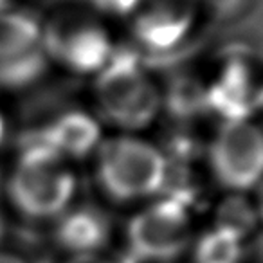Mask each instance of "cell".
Wrapping results in <instances>:
<instances>
[{"label":"cell","instance_id":"cell-19","mask_svg":"<svg viewBox=\"0 0 263 263\" xmlns=\"http://www.w3.org/2000/svg\"><path fill=\"white\" fill-rule=\"evenodd\" d=\"M0 234H2V226H0Z\"/></svg>","mask_w":263,"mask_h":263},{"label":"cell","instance_id":"cell-18","mask_svg":"<svg viewBox=\"0 0 263 263\" xmlns=\"http://www.w3.org/2000/svg\"><path fill=\"white\" fill-rule=\"evenodd\" d=\"M9 4V0H0V11H2V9H6V6Z\"/></svg>","mask_w":263,"mask_h":263},{"label":"cell","instance_id":"cell-6","mask_svg":"<svg viewBox=\"0 0 263 263\" xmlns=\"http://www.w3.org/2000/svg\"><path fill=\"white\" fill-rule=\"evenodd\" d=\"M208 164L229 193L254 191L263 182V128L251 119H226L208 146Z\"/></svg>","mask_w":263,"mask_h":263},{"label":"cell","instance_id":"cell-4","mask_svg":"<svg viewBox=\"0 0 263 263\" xmlns=\"http://www.w3.org/2000/svg\"><path fill=\"white\" fill-rule=\"evenodd\" d=\"M42 31L49 62L81 76H96L117 51L108 26L88 6L60 9Z\"/></svg>","mask_w":263,"mask_h":263},{"label":"cell","instance_id":"cell-15","mask_svg":"<svg viewBox=\"0 0 263 263\" xmlns=\"http://www.w3.org/2000/svg\"><path fill=\"white\" fill-rule=\"evenodd\" d=\"M254 211H256V220H258L259 226H263V182L259 184L254 190Z\"/></svg>","mask_w":263,"mask_h":263},{"label":"cell","instance_id":"cell-16","mask_svg":"<svg viewBox=\"0 0 263 263\" xmlns=\"http://www.w3.org/2000/svg\"><path fill=\"white\" fill-rule=\"evenodd\" d=\"M0 263H27L22 256L13 252H0Z\"/></svg>","mask_w":263,"mask_h":263},{"label":"cell","instance_id":"cell-11","mask_svg":"<svg viewBox=\"0 0 263 263\" xmlns=\"http://www.w3.org/2000/svg\"><path fill=\"white\" fill-rule=\"evenodd\" d=\"M33 139L51 146L70 162L94 155L103 141L101 123L83 110H69L52 119Z\"/></svg>","mask_w":263,"mask_h":263},{"label":"cell","instance_id":"cell-12","mask_svg":"<svg viewBox=\"0 0 263 263\" xmlns=\"http://www.w3.org/2000/svg\"><path fill=\"white\" fill-rule=\"evenodd\" d=\"M190 254L193 263H243L245 238L215 223L200 236H195Z\"/></svg>","mask_w":263,"mask_h":263},{"label":"cell","instance_id":"cell-1","mask_svg":"<svg viewBox=\"0 0 263 263\" xmlns=\"http://www.w3.org/2000/svg\"><path fill=\"white\" fill-rule=\"evenodd\" d=\"M94 179L116 204H136L161 197L172 179V164L161 148L141 134L103 137L94 152Z\"/></svg>","mask_w":263,"mask_h":263},{"label":"cell","instance_id":"cell-5","mask_svg":"<svg viewBox=\"0 0 263 263\" xmlns=\"http://www.w3.org/2000/svg\"><path fill=\"white\" fill-rule=\"evenodd\" d=\"M126 251L139 263H175L195 240L193 215L184 198L157 197L128 220Z\"/></svg>","mask_w":263,"mask_h":263},{"label":"cell","instance_id":"cell-13","mask_svg":"<svg viewBox=\"0 0 263 263\" xmlns=\"http://www.w3.org/2000/svg\"><path fill=\"white\" fill-rule=\"evenodd\" d=\"M90 6V9H101V11H108L114 15L126 16V13L132 9L136 0H87Z\"/></svg>","mask_w":263,"mask_h":263},{"label":"cell","instance_id":"cell-14","mask_svg":"<svg viewBox=\"0 0 263 263\" xmlns=\"http://www.w3.org/2000/svg\"><path fill=\"white\" fill-rule=\"evenodd\" d=\"M65 263H116V261L103 254H90V256H70Z\"/></svg>","mask_w":263,"mask_h":263},{"label":"cell","instance_id":"cell-3","mask_svg":"<svg viewBox=\"0 0 263 263\" xmlns=\"http://www.w3.org/2000/svg\"><path fill=\"white\" fill-rule=\"evenodd\" d=\"M94 103L103 121L123 134H139L162 110V90L154 74L132 52L116 51L94 76Z\"/></svg>","mask_w":263,"mask_h":263},{"label":"cell","instance_id":"cell-9","mask_svg":"<svg viewBox=\"0 0 263 263\" xmlns=\"http://www.w3.org/2000/svg\"><path fill=\"white\" fill-rule=\"evenodd\" d=\"M56 241L69 256L103 254L112 236V222L96 205H72L56 220Z\"/></svg>","mask_w":263,"mask_h":263},{"label":"cell","instance_id":"cell-17","mask_svg":"<svg viewBox=\"0 0 263 263\" xmlns=\"http://www.w3.org/2000/svg\"><path fill=\"white\" fill-rule=\"evenodd\" d=\"M4 137H6V121H4V117L0 116V144H2Z\"/></svg>","mask_w":263,"mask_h":263},{"label":"cell","instance_id":"cell-7","mask_svg":"<svg viewBox=\"0 0 263 263\" xmlns=\"http://www.w3.org/2000/svg\"><path fill=\"white\" fill-rule=\"evenodd\" d=\"M49 65L42 22L27 11H0V88L18 90L36 83Z\"/></svg>","mask_w":263,"mask_h":263},{"label":"cell","instance_id":"cell-2","mask_svg":"<svg viewBox=\"0 0 263 263\" xmlns=\"http://www.w3.org/2000/svg\"><path fill=\"white\" fill-rule=\"evenodd\" d=\"M78 177L70 162L51 146L29 139L8 180L13 208L34 222H56L74 205Z\"/></svg>","mask_w":263,"mask_h":263},{"label":"cell","instance_id":"cell-10","mask_svg":"<svg viewBox=\"0 0 263 263\" xmlns=\"http://www.w3.org/2000/svg\"><path fill=\"white\" fill-rule=\"evenodd\" d=\"M263 83L249 63L233 60L227 62L209 88L213 106L226 119H249V114L258 105Z\"/></svg>","mask_w":263,"mask_h":263},{"label":"cell","instance_id":"cell-8","mask_svg":"<svg viewBox=\"0 0 263 263\" xmlns=\"http://www.w3.org/2000/svg\"><path fill=\"white\" fill-rule=\"evenodd\" d=\"M200 0H136L126 24L137 47L166 54L182 47L198 24Z\"/></svg>","mask_w":263,"mask_h":263}]
</instances>
